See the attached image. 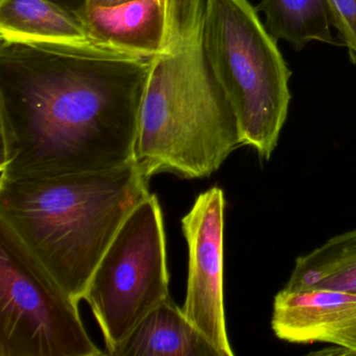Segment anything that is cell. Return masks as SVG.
I'll use <instances>...</instances> for the list:
<instances>
[{
  "label": "cell",
  "mask_w": 356,
  "mask_h": 356,
  "mask_svg": "<svg viewBox=\"0 0 356 356\" xmlns=\"http://www.w3.org/2000/svg\"><path fill=\"white\" fill-rule=\"evenodd\" d=\"M154 57L95 42L0 38V178L135 161Z\"/></svg>",
  "instance_id": "cell-1"
},
{
  "label": "cell",
  "mask_w": 356,
  "mask_h": 356,
  "mask_svg": "<svg viewBox=\"0 0 356 356\" xmlns=\"http://www.w3.org/2000/svg\"><path fill=\"white\" fill-rule=\"evenodd\" d=\"M205 8L206 0H168L165 43L152 62L135 152L147 180L162 172L207 178L243 145L206 57Z\"/></svg>",
  "instance_id": "cell-2"
},
{
  "label": "cell",
  "mask_w": 356,
  "mask_h": 356,
  "mask_svg": "<svg viewBox=\"0 0 356 356\" xmlns=\"http://www.w3.org/2000/svg\"><path fill=\"white\" fill-rule=\"evenodd\" d=\"M136 161L111 170L0 178L5 222L76 301L132 210L149 195Z\"/></svg>",
  "instance_id": "cell-3"
},
{
  "label": "cell",
  "mask_w": 356,
  "mask_h": 356,
  "mask_svg": "<svg viewBox=\"0 0 356 356\" xmlns=\"http://www.w3.org/2000/svg\"><path fill=\"white\" fill-rule=\"evenodd\" d=\"M204 47L243 145L268 160L289 113L291 72L249 0H206Z\"/></svg>",
  "instance_id": "cell-4"
},
{
  "label": "cell",
  "mask_w": 356,
  "mask_h": 356,
  "mask_svg": "<svg viewBox=\"0 0 356 356\" xmlns=\"http://www.w3.org/2000/svg\"><path fill=\"white\" fill-rule=\"evenodd\" d=\"M163 216L149 193L120 226L89 279L83 300L112 355L143 318L170 297Z\"/></svg>",
  "instance_id": "cell-5"
},
{
  "label": "cell",
  "mask_w": 356,
  "mask_h": 356,
  "mask_svg": "<svg viewBox=\"0 0 356 356\" xmlns=\"http://www.w3.org/2000/svg\"><path fill=\"white\" fill-rule=\"evenodd\" d=\"M72 299L0 222V356H99Z\"/></svg>",
  "instance_id": "cell-6"
},
{
  "label": "cell",
  "mask_w": 356,
  "mask_h": 356,
  "mask_svg": "<svg viewBox=\"0 0 356 356\" xmlns=\"http://www.w3.org/2000/svg\"><path fill=\"white\" fill-rule=\"evenodd\" d=\"M226 200L214 186L197 195L181 220L188 245V277L183 312L220 356H233L227 332L224 297Z\"/></svg>",
  "instance_id": "cell-7"
},
{
  "label": "cell",
  "mask_w": 356,
  "mask_h": 356,
  "mask_svg": "<svg viewBox=\"0 0 356 356\" xmlns=\"http://www.w3.org/2000/svg\"><path fill=\"white\" fill-rule=\"evenodd\" d=\"M272 329L289 343H331L356 355V293L283 287L275 297Z\"/></svg>",
  "instance_id": "cell-8"
},
{
  "label": "cell",
  "mask_w": 356,
  "mask_h": 356,
  "mask_svg": "<svg viewBox=\"0 0 356 356\" xmlns=\"http://www.w3.org/2000/svg\"><path fill=\"white\" fill-rule=\"evenodd\" d=\"M79 18L95 42L154 57L165 43L168 0H135L115 7L91 8Z\"/></svg>",
  "instance_id": "cell-9"
},
{
  "label": "cell",
  "mask_w": 356,
  "mask_h": 356,
  "mask_svg": "<svg viewBox=\"0 0 356 356\" xmlns=\"http://www.w3.org/2000/svg\"><path fill=\"white\" fill-rule=\"evenodd\" d=\"M111 356H220L170 297L149 312Z\"/></svg>",
  "instance_id": "cell-10"
},
{
  "label": "cell",
  "mask_w": 356,
  "mask_h": 356,
  "mask_svg": "<svg viewBox=\"0 0 356 356\" xmlns=\"http://www.w3.org/2000/svg\"><path fill=\"white\" fill-rule=\"evenodd\" d=\"M0 38L43 42H95L80 18L49 0H0Z\"/></svg>",
  "instance_id": "cell-11"
},
{
  "label": "cell",
  "mask_w": 356,
  "mask_h": 356,
  "mask_svg": "<svg viewBox=\"0 0 356 356\" xmlns=\"http://www.w3.org/2000/svg\"><path fill=\"white\" fill-rule=\"evenodd\" d=\"M284 287L356 293V230L337 235L298 257Z\"/></svg>",
  "instance_id": "cell-12"
},
{
  "label": "cell",
  "mask_w": 356,
  "mask_h": 356,
  "mask_svg": "<svg viewBox=\"0 0 356 356\" xmlns=\"http://www.w3.org/2000/svg\"><path fill=\"white\" fill-rule=\"evenodd\" d=\"M257 11L264 12L275 40L287 41L298 51L310 41L335 43L328 0H262Z\"/></svg>",
  "instance_id": "cell-13"
},
{
  "label": "cell",
  "mask_w": 356,
  "mask_h": 356,
  "mask_svg": "<svg viewBox=\"0 0 356 356\" xmlns=\"http://www.w3.org/2000/svg\"><path fill=\"white\" fill-rule=\"evenodd\" d=\"M332 26L337 29L356 62V0H328Z\"/></svg>",
  "instance_id": "cell-14"
},
{
  "label": "cell",
  "mask_w": 356,
  "mask_h": 356,
  "mask_svg": "<svg viewBox=\"0 0 356 356\" xmlns=\"http://www.w3.org/2000/svg\"><path fill=\"white\" fill-rule=\"evenodd\" d=\"M49 1L70 12L76 17L86 11L87 5H88V0H49Z\"/></svg>",
  "instance_id": "cell-15"
},
{
  "label": "cell",
  "mask_w": 356,
  "mask_h": 356,
  "mask_svg": "<svg viewBox=\"0 0 356 356\" xmlns=\"http://www.w3.org/2000/svg\"><path fill=\"white\" fill-rule=\"evenodd\" d=\"M131 1H135V0H88L87 9L115 7V6L124 5V3H131Z\"/></svg>",
  "instance_id": "cell-16"
}]
</instances>
